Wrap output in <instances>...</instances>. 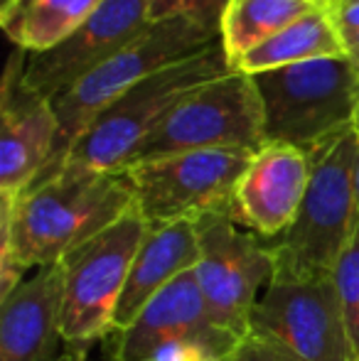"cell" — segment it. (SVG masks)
<instances>
[{"mask_svg":"<svg viewBox=\"0 0 359 361\" xmlns=\"http://www.w3.org/2000/svg\"><path fill=\"white\" fill-rule=\"evenodd\" d=\"M251 329L281 339L305 361H355L332 276L273 273Z\"/></svg>","mask_w":359,"mask_h":361,"instance_id":"obj_11","label":"cell"},{"mask_svg":"<svg viewBox=\"0 0 359 361\" xmlns=\"http://www.w3.org/2000/svg\"><path fill=\"white\" fill-rule=\"evenodd\" d=\"M347 57V44L330 10H312L310 15L296 20L273 35L269 42L259 44L234 64V72L249 76L271 72V69L293 67V64L315 62V59Z\"/></svg>","mask_w":359,"mask_h":361,"instance_id":"obj_17","label":"cell"},{"mask_svg":"<svg viewBox=\"0 0 359 361\" xmlns=\"http://www.w3.org/2000/svg\"><path fill=\"white\" fill-rule=\"evenodd\" d=\"M219 361H305L293 352L288 344L261 329H251L239 339Z\"/></svg>","mask_w":359,"mask_h":361,"instance_id":"obj_22","label":"cell"},{"mask_svg":"<svg viewBox=\"0 0 359 361\" xmlns=\"http://www.w3.org/2000/svg\"><path fill=\"white\" fill-rule=\"evenodd\" d=\"M221 357L224 352L205 339H175L158 347L145 361H219Z\"/></svg>","mask_w":359,"mask_h":361,"instance_id":"obj_23","label":"cell"},{"mask_svg":"<svg viewBox=\"0 0 359 361\" xmlns=\"http://www.w3.org/2000/svg\"><path fill=\"white\" fill-rule=\"evenodd\" d=\"M310 180V155L300 147L266 143L251 155L234 192L231 219L261 238L278 241L293 226Z\"/></svg>","mask_w":359,"mask_h":361,"instance_id":"obj_13","label":"cell"},{"mask_svg":"<svg viewBox=\"0 0 359 361\" xmlns=\"http://www.w3.org/2000/svg\"><path fill=\"white\" fill-rule=\"evenodd\" d=\"M3 130H0V197H20L47 170L57 145V114L47 99H35L15 86L8 64L3 84Z\"/></svg>","mask_w":359,"mask_h":361,"instance_id":"obj_15","label":"cell"},{"mask_svg":"<svg viewBox=\"0 0 359 361\" xmlns=\"http://www.w3.org/2000/svg\"><path fill=\"white\" fill-rule=\"evenodd\" d=\"M217 42H221L219 30H212L202 23H192V20L150 23L118 54L106 59L101 67H96L94 72L79 79L72 89H67L52 101L59 123L57 145H54V155L47 170L35 182L57 175L69 150L94 123L96 116L109 109L116 99H121L126 91H130L148 76L168 69L170 64H178Z\"/></svg>","mask_w":359,"mask_h":361,"instance_id":"obj_3","label":"cell"},{"mask_svg":"<svg viewBox=\"0 0 359 361\" xmlns=\"http://www.w3.org/2000/svg\"><path fill=\"white\" fill-rule=\"evenodd\" d=\"M347 57H350V62L355 64V69L359 74V35L352 39H347Z\"/></svg>","mask_w":359,"mask_h":361,"instance_id":"obj_25","label":"cell"},{"mask_svg":"<svg viewBox=\"0 0 359 361\" xmlns=\"http://www.w3.org/2000/svg\"><path fill=\"white\" fill-rule=\"evenodd\" d=\"M175 339H205L224 354L239 342L212 324L195 268L160 290L128 327L111 332L104 339V359L145 361L158 347Z\"/></svg>","mask_w":359,"mask_h":361,"instance_id":"obj_12","label":"cell"},{"mask_svg":"<svg viewBox=\"0 0 359 361\" xmlns=\"http://www.w3.org/2000/svg\"><path fill=\"white\" fill-rule=\"evenodd\" d=\"M264 145V106L259 89L249 74L231 69L182 101L133 162L190 150L256 152Z\"/></svg>","mask_w":359,"mask_h":361,"instance_id":"obj_9","label":"cell"},{"mask_svg":"<svg viewBox=\"0 0 359 361\" xmlns=\"http://www.w3.org/2000/svg\"><path fill=\"white\" fill-rule=\"evenodd\" d=\"M317 8L315 0H231L219 27L221 49L231 69L244 54Z\"/></svg>","mask_w":359,"mask_h":361,"instance_id":"obj_19","label":"cell"},{"mask_svg":"<svg viewBox=\"0 0 359 361\" xmlns=\"http://www.w3.org/2000/svg\"><path fill=\"white\" fill-rule=\"evenodd\" d=\"M150 0H104L72 37L39 54L15 52V86L35 99L54 101L79 79L118 54L150 25Z\"/></svg>","mask_w":359,"mask_h":361,"instance_id":"obj_10","label":"cell"},{"mask_svg":"<svg viewBox=\"0 0 359 361\" xmlns=\"http://www.w3.org/2000/svg\"><path fill=\"white\" fill-rule=\"evenodd\" d=\"M197 261H200V241H197L195 219H178L150 226L148 236L135 253L123 295L116 307L114 332L128 327L160 290L168 288L182 273L192 271Z\"/></svg>","mask_w":359,"mask_h":361,"instance_id":"obj_16","label":"cell"},{"mask_svg":"<svg viewBox=\"0 0 359 361\" xmlns=\"http://www.w3.org/2000/svg\"><path fill=\"white\" fill-rule=\"evenodd\" d=\"M251 79L264 106L266 143L312 152L355 126L359 74L350 57L293 64Z\"/></svg>","mask_w":359,"mask_h":361,"instance_id":"obj_5","label":"cell"},{"mask_svg":"<svg viewBox=\"0 0 359 361\" xmlns=\"http://www.w3.org/2000/svg\"><path fill=\"white\" fill-rule=\"evenodd\" d=\"M249 150H190L138 160L123 170L135 207L150 226L231 214L234 192L249 165Z\"/></svg>","mask_w":359,"mask_h":361,"instance_id":"obj_7","label":"cell"},{"mask_svg":"<svg viewBox=\"0 0 359 361\" xmlns=\"http://www.w3.org/2000/svg\"><path fill=\"white\" fill-rule=\"evenodd\" d=\"M200 261L197 283L214 327L241 339L251 332L256 295L269 286L276 271L271 243H261L231 219V214H205L195 219Z\"/></svg>","mask_w":359,"mask_h":361,"instance_id":"obj_8","label":"cell"},{"mask_svg":"<svg viewBox=\"0 0 359 361\" xmlns=\"http://www.w3.org/2000/svg\"><path fill=\"white\" fill-rule=\"evenodd\" d=\"M57 361H87V352H74V349H64L62 357Z\"/></svg>","mask_w":359,"mask_h":361,"instance_id":"obj_26","label":"cell"},{"mask_svg":"<svg viewBox=\"0 0 359 361\" xmlns=\"http://www.w3.org/2000/svg\"><path fill=\"white\" fill-rule=\"evenodd\" d=\"M355 361H359V359H355Z\"/></svg>","mask_w":359,"mask_h":361,"instance_id":"obj_29","label":"cell"},{"mask_svg":"<svg viewBox=\"0 0 359 361\" xmlns=\"http://www.w3.org/2000/svg\"><path fill=\"white\" fill-rule=\"evenodd\" d=\"M229 72L231 64L217 42L143 79L96 116L57 172H123L182 101Z\"/></svg>","mask_w":359,"mask_h":361,"instance_id":"obj_2","label":"cell"},{"mask_svg":"<svg viewBox=\"0 0 359 361\" xmlns=\"http://www.w3.org/2000/svg\"><path fill=\"white\" fill-rule=\"evenodd\" d=\"M355 130H357V138H359V99H357V111H355Z\"/></svg>","mask_w":359,"mask_h":361,"instance_id":"obj_27","label":"cell"},{"mask_svg":"<svg viewBox=\"0 0 359 361\" xmlns=\"http://www.w3.org/2000/svg\"><path fill=\"white\" fill-rule=\"evenodd\" d=\"M229 3L231 0H150L148 15L150 23L192 20V23H202L212 30H219Z\"/></svg>","mask_w":359,"mask_h":361,"instance_id":"obj_21","label":"cell"},{"mask_svg":"<svg viewBox=\"0 0 359 361\" xmlns=\"http://www.w3.org/2000/svg\"><path fill=\"white\" fill-rule=\"evenodd\" d=\"M315 3H317V0H315Z\"/></svg>","mask_w":359,"mask_h":361,"instance_id":"obj_30","label":"cell"},{"mask_svg":"<svg viewBox=\"0 0 359 361\" xmlns=\"http://www.w3.org/2000/svg\"><path fill=\"white\" fill-rule=\"evenodd\" d=\"M342 3H347V0H342Z\"/></svg>","mask_w":359,"mask_h":361,"instance_id":"obj_28","label":"cell"},{"mask_svg":"<svg viewBox=\"0 0 359 361\" xmlns=\"http://www.w3.org/2000/svg\"><path fill=\"white\" fill-rule=\"evenodd\" d=\"M337 295H340L342 314H345L347 334H350L352 357L359 359V219L355 231L347 238L335 268H332Z\"/></svg>","mask_w":359,"mask_h":361,"instance_id":"obj_20","label":"cell"},{"mask_svg":"<svg viewBox=\"0 0 359 361\" xmlns=\"http://www.w3.org/2000/svg\"><path fill=\"white\" fill-rule=\"evenodd\" d=\"M310 180L293 226L273 241L276 271L288 276H332L337 258L359 219L355 172L359 138L350 130L315 147Z\"/></svg>","mask_w":359,"mask_h":361,"instance_id":"obj_4","label":"cell"},{"mask_svg":"<svg viewBox=\"0 0 359 361\" xmlns=\"http://www.w3.org/2000/svg\"><path fill=\"white\" fill-rule=\"evenodd\" d=\"M64 268H39L0 300V361H57L62 357Z\"/></svg>","mask_w":359,"mask_h":361,"instance_id":"obj_14","label":"cell"},{"mask_svg":"<svg viewBox=\"0 0 359 361\" xmlns=\"http://www.w3.org/2000/svg\"><path fill=\"white\" fill-rule=\"evenodd\" d=\"M104 0H3L0 25L28 54H39L72 37Z\"/></svg>","mask_w":359,"mask_h":361,"instance_id":"obj_18","label":"cell"},{"mask_svg":"<svg viewBox=\"0 0 359 361\" xmlns=\"http://www.w3.org/2000/svg\"><path fill=\"white\" fill-rule=\"evenodd\" d=\"M135 207L123 172H72L35 182L20 197H0V300L28 268L59 266Z\"/></svg>","mask_w":359,"mask_h":361,"instance_id":"obj_1","label":"cell"},{"mask_svg":"<svg viewBox=\"0 0 359 361\" xmlns=\"http://www.w3.org/2000/svg\"><path fill=\"white\" fill-rule=\"evenodd\" d=\"M150 224L138 207L96 233L62 261V342L64 349L87 352L114 332V317L130 266Z\"/></svg>","mask_w":359,"mask_h":361,"instance_id":"obj_6","label":"cell"},{"mask_svg":"<svg viewBox=\"0 0 359 361\" xmlns=\"http://www.w3.org/2000/svg\"><path fill=\"white\" fill-rule=\"evenodd\" d=\"M332 18H335L337 27H340L342 37H345V44H347V39L359 35V0H347V3H342L340 8L332 13Z\"/></svg>","mask_w":359,"mask_h":361,"instance_id":"obj_24","label":"cell"}]
</instances>
